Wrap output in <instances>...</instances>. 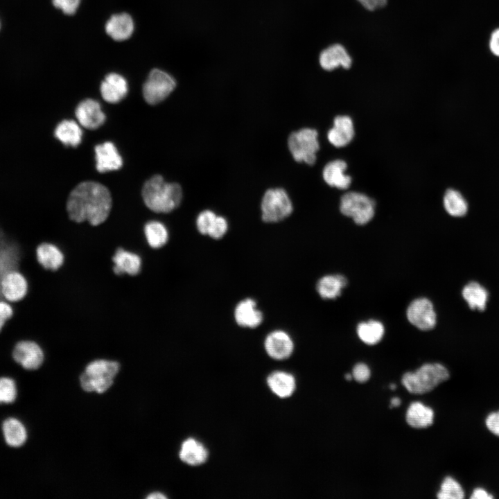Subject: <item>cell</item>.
Segmentation results:
<instances>
[{"label": "cell", "mask_w": 499, "mask_h": 499, "mask_svg": "<svg viewBox=\"0 0 499 499\" xmlns=\"http://www.w3.org/2000/svg\"><path fill=\"white\" fill-rule=\"evenodd\" d=\"M96 169L100 173H105L119 169L123 160L116 148L112 142L107 141L95 147Z\"/></svg>", "instance_id": "19"}, {"label": "cell", "mask_w": 499, "mask_h": 499, "mask_svg": "<svg viewBox=\"0 0 499 499\" xmlns=\"http://www.w3.org/2000/svg\"><path fill=\"white\" fill-rule=\"evenodd\" d=\"M319 62L326 71H333L340 67L348 69L352 64V59L342 45L335 44L322 51Z\"/></svg>", "instance_id": "18"}, {"label": "cell", "mask_w": 499, "mask_h": 499, "mask_svg": "<svg viewBox=\"0 0 499 499\" xmlns=\"http://www.w3.org/2000/svg\"><path fill=\"white\" fill-rule=\"evenodd\" d=\"M391 389H394L396 388V386L394 385H390Z\"/></svg>", "instance_id": "48"}, {"label": "cell", "mask_w": 499, "mask_h": 499, "mask_svg": "<svg viewBox=\"0 0 499 499\" xmlns=\"http://www.w3.org/2000/svg\"><path fill=\"white\" fill-rule=\"evenodd\" d=\"M142 197L148 209L156 213H169L181 204L183 191L176 182H166L155 175L148 180L142 189Z\"/></svg>", "instance_id": "2"}, {"label": "cell", "mask_w": 499, "mask_h": 499, "mask_svg": "<svg viewBox=\"0 0 499 499\" xmlns=\"http://www.w3.org/2000/svg\"><path fill=\"white\" fill-rule=\"evenodd\" d=\"M119 367V364L115 361L96 360L91 362L80 376L82 388L87 392H105L113 384Z\"/></svg>", "instance_id": "5"}, {"label": "cell", "mask_w": 499, "mask_h": 499, "mask_svg": "<svg viewBox=\"0 0 499 499\" xmlns=\"http://www.w3.org/2000/svg\"><path fill=\"white\" fill-rule=\"evenodd\" d=\"M27 292V280L17 270L6 274L0 281V297L8 301L15 302L22 299Z\"/></svg>", "instance_id": "12"}, {"label": "cell", "mask_w": 499, "mask_h": 499, "mask_svg": "<svg viewBox=\"0 0 499 499\" xmlns=\"http://www.w3.org/2000/svg\"><path fill=\"white\" fill-rule=\"evenodd\" d=\"M486 425L492 433L499 436V411L488 415L486 419Z\"/></svg>", "instance_id": "41"}, {"label": "cell", "mask_w": 499, "mask_h": 499, "mask_svg": "<svg viewBox=\"0 0 499 499\" xmlns=\"http://www.w3.org/2000/svg\"><path fill=\"white\" fill-rule=\"evenodd\" d=\"M267 354L274 360L289 358L294 351V342L286 331L277 329L269 333L264 340Z\"/></svg>", "instance_id": "11"}, {"label": "cell", "mask_w": 499, "mask_h": 499, "mask_svg": "<svg viewBox=\"0 0 499 499\" xmlns=\"http://www.w3.org/2000/svg\"><path fill=\"white\" fill-rule=\"evenodd\" d=\"M448 378V371L444 365L427 363L414 372L405 373L401 382L409 392L423 394L432 391Z\"/></svg>", "instance_id": "3"}, {"label": "cell", "mask_w": 499, "mask_h": 499, "mask_svg": "<svg viewBox=\"0 0 499 499\" xmlns=\"http://www.w3.org/2000/svg\"><path fill=\"white\" fill-rule=\"evenodd\" d=\"M103 98L110 103H116L123 100L128 91L127 80L116 73L107 74L100 85Z\"/></svg>", "instance_id": "20"}, {"label": "cell", "mask_w": 499, "mask_h": 499, "mask_svg": "<svg viewBox=\"0 0 499 499\" xmlns=\"http://www.w3.org/2000/svg\"><path fill=\"white\" fill-rule=\"evenodd\" d=\"M112 261L113 270L116 274H137L141 270V260L136 254L119 248L114 254Z\"/></svg>", "instance_id": "23"}, {"label": "cell", "mask_w": 499, "mask_h": 499, "mask_svg": "<svg viewBox=\"0 0 499 499\" xmlns=\"http://www.w3.org/2000/svg\"><path fill=\"white\" fill-rule=\"evenodd\" d=\"M179 455L181 460L187 464L198 466L206 462L208 451L202 443L189 438L182 443Z\"/></svg>", "instance_id": "25"}, {"label": "cell", "mask_w": 499, "mask_h": 499, "mask_svg": "<svg viewBox=\"0 0 499 499\" xmlns=\"http://www.w3.org/2000/svg\"><path fill=\"white\" fill-rule=\"evenodd\" d=\"M375 201L366 194L349 191L340 198V211L347 217L351 218L359 225L369 222L375 214Z\"/></svg>", "instance_id": "7"}, {"label": "cell", "mask_w": 499, "mask_h": 499, "mask_svg": "<svg viewBox=\"0 0 499 499\" xmlns=\"http://www.w3.org/2000/svg\"><path fill=\"white\" fill-rule=\"evenodd\" d=\"M355 137V127L352 119L347 115H339L334 118L333 126L327 132L329 142L335 148L349 145Z\"/></svg>", "instance_id": "13"}, {"label": "cell", "mask_w": 499, "mask_h": 499, "mask_svg": "<svg viewBox=\"0 0 499 499\" xmlns=\"http://www.w3.org/2000/svg\"><path fill=\"white\" fill-rule=\"evenodd\" d=\"M267 383L271 391L280 398H288L295 389V377L290 373L276 371L267 378Z\"/></svg>", "instance_id": "24"}, {"label": "cell", "mask_w": 499, "mask_h": 499, "mask_svg": "<svg viewBox=\"0 0 499 499\" xmlns=\"http://www.w3.org/2000/svg\"><path fill=\"white\" fill-rule=\"evenodd\" d=\"M359 3L367 10H374L384 7L387 0H358Z\"/></svg>", "instance_id": "43"}, {"label": "cell", "mask_w": 499, "mask_h": 499, "mask_svg": "<svg viewBox=\"0 0 499 499\" xmlns=\"http://www.w3.org/2000/svg\"><path fill=\"white\" fill-rule=\"evenodd\" d=\"M464 491L460 484L451 477H446L441 485L437 493L440 499H462L464 498Z\"/></svg>", "instance_id": "35"}, {"label": "cell", "mask_w": 499, "mask_h": 499, "mask_svg": "<svg viewBox=\"0 0 499 499\" xmlns=\"http://www.w3.org/2000/svg\"><path fill=\"white\" fill-rule=\"evenodd\" d=\"M147 498L148 499H157V498L164 499V498H166V496H164L163 493L156 492V493H152L150 494L149 496H148Z\"/></svg>", "instance_id": "45"}, {"label": "cell", "mask_w": 499, "mask_h": 499, "mask_svg": "<svg viewBox=\"0 0 499 499\" xmlns=\"http://www.w3.org/2000/svg\"><path fill=\"white\" fill-rule=\"evenodd\" d=\"M407 423L414 428H424L433 423V410L421 402H414L410 405L406 412Z\"/></svg>", "instance_id": "28"}, {"label": "cell", "mask_w": 499, "mask_h": 499, "mask_svg": "<svg viewBox=\"0 0 499 499\" xmlns=\"http://www.w3.org/2000/svg\"><path fill=\"white\" fill-rule=\"evenodd\" d=\"M1 21H0V30H1Z\"/></svg>", "instance_id": "49"}, {"label": "cell", "mask_w": 499, "mask_h": 499, "mask_svg": "<svg viewBox=\"0 0 499 499\" xmlns=\"http://www.w3.org/2000/svg\"><path fill=\"white\" fill-rule=\"evenodd\" d=\"M289 152L297 163L313 166L319 150L318 132L315 128H302L289 134L287 139Z\"/></svg>", "instance_id": "4"}, {"label": "cell", "mask_w": 499, "mask_h": 499, "mask_svg": "<svg viewBox=\"0 0 499 499\" xmlns=\"http://www.w3.org/2000/svg\"><path fill=\"white\" fill-rule=\"evenodd\" d=\"M347 167V162L342 159L328 162L322 170L323 180L330 187L347 189L352 182L351 177L345 173Z\"/></svg>", "instance_id": "16"}, {"label": "cell", "mask_w": 499, "mask_h": 499, "mask_svg": "<svg viewBox=\"0 0 499 499\" xmlns=\"http://www.w3.org/2000/svg\"><path fill=\"white\" fill-rule=\"evenodd\" d=\"M111 208L110 192L102 184L93 181L77 185L70 193L67 202V211L71 220L87 221L94 226L105 221Z\"/></svg>", "instance_id": "1"}, {"label": "cell", "mask_w": 499, "mask_h": 499, "mask_svg": "<svg viewBox=\"0 0 499 499\" xmlns=\"http://www.w3.org/2000/svg\"><path fill=\"white\" fill-rule=\"evenodd\" d=\"M408 321L422 331H428L435 327L437 315L432 303L427 298L413 300L406 311Z\"/></svg>", "instance_id": "10"}, {"label": "cell", "mask_w": 499, "mask_h": 499, "mask_svg": "<svg viewBox=\"0 0 499 499\" xmlns=\"http://www.w3.org/2000/svg\"><path fill=\"white\" fill-rule=\"evenodd\" d=\"M216 216L217 214L211 209H204L200 212L195 220L196 228L199 233L207 236Z\"/></svg>", "instance_id": "36"}, {"label": "cell", "mask_w": 499, "mask_h": 499, "mask_svg": "<svg viewBox=\"0 0 499 499\" xmlns=\"http://www.w3.org/2000/svg\"><path fill=\"white\" fill-rule=\"evenodd\" d=\"M400 404H401V400H400V399L396 398H396H393V399L391 400L390 407H391V408L398 407L399 405H400Z\"/></svg>", "instance_id": "46"}, {"label": "cell", "mask_w": 499, "mask_h": 499, "mask_svg": "<svg viewBox=\"0 0 499 499\" xmlns=\"http://www.w3.org/2000/svg\"><path fill=\"white\" fill-rule=\"evenodd\" d=\"M462 295L471 309L483 311L487 307L489 293L487 289L476 281L468 283L462 289Z\"/></svg>", "instance_id": "29"}, {"label": "cell", "mask_w": 499, "mask_h": 499, "mask_svg": "<svg viewBox=\"0 0 499 499\" xmlns=\"http://www.w3.org/2000/svg\"><path fill=\"white\" fill-rule=\"evenodd\" d=\"M106 33L116 41L128 39L134 31V22L127 13L112 15L105 24Z\"/></svg>", "instance_id": "22"}, {"label": "cell", "mask_w": 499, "mask_h": 499, "mask_svg": "<svg viewBox=\"0 0 499 499\" xmlns=\"http://www.w3.org/2000/svg\"><path fill=\"white\" fill-rule=\"evenodd\" d=\"M347 283V279L342 275H325L317 281L316 290L322 298L333 299L340 295L342 289L346 286Z\"/></svg>", "instance_id": "27"}, {"label": "cell", "mask_w": 499, "mask_h": 499, "mask_svg": "<svg viewBox=\"0 0 499 499\" xmlns=\"http://www.w3.org/2000/svg\"><path fill=\"white\" fill-rule=\"evenodd\" d=\"M353 378L358 383H365L370 377V370L364 363L356 364L352 371Z\"/></svg>", "instance_id": "39"}, {"label": "cell", "mask_w": 499, "mask_h": 499, "mask_svg": "<svg viewBox=\"0 0 499 499\" xmlns=\"http://www.w3.org/2000/svg\"><path fill=\"white\" fill-rule=\"evenodd\" d=\"M18 397V387L15 379L10 376L0 377V405H11Z\"/></svg>", "instance_id": "34"}, {"label": "cell", "mask_w": 499, "mask_h": 499, "mask_svg": "<svg viewBox=\"0 0 499 499\" xmlns=\"http://www.w3.org/2000/svg\"><path fill=\"white\" fill-rule=\"evenodd\" d=\"M36 257L38 263L45 269L56 270L64 262V255L55 245L44 243L36 249Z\"/></svg>", "instance_id": "26"}, {"label": "cell", "mask_w": 499, "mask_h": 499, "mask_svg": "<svg viewBox=\"0 0 499 499\" xmlns=\"http://www.w3.org/2000/svg\"><path fill=\"white\" fill-rule=\"evenodd\" d=\"M492 498V496L489 495L484 489L480 488L475 489L471 496L472 499H491Z\"/></svg>", "instance_id": "44"}, {"label": "cell", "mask_w": 499, "mask_h": 499, "mask_svg": "<svg viewBox=\"0 0 499 499\" xmlns=\"http://www.w3.org/2000/svg\"><path fill=\"white\" fill-rule=\"evenodd\" d=\"M80 0H52L53 6L60 9L64 14L73 15L80 4Z\"/></svg>", "instance_id": "38"}, {"label": "cell", "mask_w": 499, "mask_h": 499, "mask_svg": "<svg viewBox=\"0 0 499 499\" xmlns=\"http://www.w3.org/2000/svg\"><path fill=\"white\" fill-rule=\"evenodd\" d=\"M356 331L359 338L364 343L369 345L379 342L384 335L383 324L374 319L359 323Z\"/></svg>", "instance_id": "31"}, {"label": "cell", "mask_w": 499, "mask_h": 499, "mask_svg": "<svg viewBox=\"0 0 499 499\" xmlns=\"http://www.w3.org/2000/svg\"><path fill=\"white\" fill-rule=\"evenodd\" d=\"M1 430L5 444L10 448H21L28 441V430L17 417L5 419L1 423Z\"/></svg>", "instance_id": "17"}, {"label": "cell", "mask_w": 499, "mask_h": 499, "mask_svg": "<svg viewBox=\"0 0 499 499\" xmlns=\"http://www.w3.org/2000/svg\"><path fill=\"white\" fill-rule=\"evenodd\" d=\"M443 204L446 211L451 216L462 217L468 211V204L462 195L457 190H446L443 198Z\"/></svg>", "instance_id": "32"}, {"label": "cell", "mask_w": 499, "mask_h": 499, "mask_svg": "<svg viewBox=\"0 0 499 499\" xmlns=\"http://www.w3.org/2000/svg\"><path fill=\"white\" fill-rule=\"evenodd\" d=\"M234 317L239 326L249 329L259 326L263 320V315L257 308L256 301L250 297L240 301L236 304L234 310Z\"/></svg>", "instance_id": "15"}, {"label": "cell", "mask_w": 499, "mask_h": 499, "mask_svg": "<svg viewBox=\"0 0 499 499\" xmlns=\"http://www.w3.org/2000/svg\"><path fill=\"white\" fill-rule=\"evenodd\" d=\"M228 228L227 220L224 216L217 215L207 236L213 239H220L227 234Z\"/></svg>", "instance_id": "37"}, {"label": "cell", "mask_w": 499, "mask_h": 499, "mask_svg": "<svg viewBox=\"0 0 499 499\" xmlns=\"http://www.w3.org/2000/svg\"><path fill=\"white\" fill-rule=\"evenodd\" d=\"M75 114L80 124L89 130L100 128L106 118L99 103L90 98L81 101L77 105Z\"/></svg>", "instance_id": "14"}, {"label": "cell", "mask_w": 499, "mask_h": 499, "mask_svg": "<svg viewBox=\"0 0 499 499\" xmlns=\"http://www.w3.org/2000/svg\"><path fill=\"white\" fill-rule=\"evenodd\" d=\"M352 378H353L352 375H351V374H347L345 375V378H346L347 380H351L352 379Z\"/></svg>", "instance_id": "47"}, {"label": "cell", "mask_w": 499, "mask_h": 499, "mask_svg": "<svg viewBox=\"0 0 499 499\" xmlns=\"http://www.w3.org/2000/svg\"><path fill=\"white\" fill-rule=\"evenodd\" d=\"M489 49L493 55L499 58V27L495 28L490 35Z\"/></svg>", "instance_id": "42"}, {"label": "cell", "mask_w": 499, "mask_h": 499, "mask_svg": "<svg viewBox=\"0 0 499 499\" xmlns=\"http://www.w3.org/2000/svg\"><path fill=\"white\" fill-rule=\"evenodd\" d=\"M54 134L64 145L76 147L81 143L82 132L76 121L64 120L56 126Z\"/></svg>", "instance_id": "30"}, {"label": "cell", "mask_w": 499, "mask_h": 499, "mask_svg": "<svg viewBox=\"0 0 499 499\" xmlns=\"http://www.w3.org/2000/svg\"><path fill=\"white\" fill-rule=\"evenodd\" d=\"M144 233L148 243L152 248H160L168 241V231L160 222L150 221L146 223Z\"/></svg>", "instance_id": "33"}, {"label": "cell", "mask_w": 499, "mask_h": 499, "mask_svg": "<svg viewBox=\"0 0 499 499\" xmlns=\"http://www.w3.org/2000/svg\"><path fill=\"white\" fill-rule=\"evenodd\" d=\"M13 360L26 371L38 369L44 360L40 346L32 340H21L15 344L12 351Z\"/></svg>", "instance_id": "9"}, {"label": "cell", "mask_w": 499, "mask_h": 499, "mask_svg": "<svg viewBox=\"0 0 499 499\" xmlns=\"http://www.w3.org/2000/svg\"><path fill=\"white\" fill-rule=\"evenodd\" d=\"M12 314V306L5 301H0V332L6 322L11 318Z\"/></svg>", "instance_id": "40"}, {"label": "cell", "mask_w": 499, "mask_h": 499, "mask_svg": "<svg viewBox=\"0 0 499 499\" xmlns=\"http://www.w3.org/2000/svg\"><path fill=\"white\" fill-rule=\"evenodd\" d=\"M261 220L266 223H277L288 218L293 212L292 200L281 187L265 190L260 204Z\"/></svg>", "instance_id": "6"}, {"label": "cell", "mask_w": 499, "mask_h": 499, "mask_svg": "<svg viewBox=\"0 0 499 499\" xmlns=\"http://www.w3.org/2000/svg\"><path fill=\"white\" fill-rule=\"evenodd\" d=\"M21 253L17 245L0 230V281L8 272L17 270Z\"/></svg>", "instance_id": "21"}, {"label": "cell", "mask_w": 499, "mask_h": 499, "mask_svg": "<svg viewBox=\"0 0 499 499\" xmlns=\"http://www.w3.org/2000/svg\"><path fill=\"white\" fill-rule=\"evenodd\" d=\"M176 82L168 73L160 69H152L143 86V96L150 105L165 100L175 89Z\"/></svg>", "instance_id": "8"}]
</instances>
